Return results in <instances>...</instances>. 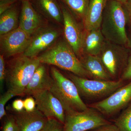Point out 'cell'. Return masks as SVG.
<instances>
[{
    "label": "cell",
    "mask_w": 131,
    "mask_h": 131,
    "mask_svg": "<svg viewBox=\"0 0 131 131\" xmlns=\"http://www.w3.org/2000/svg\"><path fill=\"white\" fill-rule=\"evenodd\" d=\"M127 24L126 13L123 3L115 0H108L100 27L105 39L116 44L127 46L129 40Z\"/></svg>",
    "instance_id": "1"
},
{
    "label": "cell",
    "mask_w": 131,
    "mask_h": 131,
    "mask_svg": "<svg viewBox=\"0 0 131 131\" xmlns=\"http://www.w3.org/2000/svg\"><path fill=\"white\" fill-rule=\"evenodd\" d=\"M36 58L43 64L52 65L80 77H91L68 44L60 42Z\"/></svg>",
    "instance_id": "2"
},
{
    "label": "cell",
    "mask_w": 131,
    "mask_h": 131,
    "mask_svg": "<svg viewBox=\"0 0 131 131\" xmlns=\"http://www.w3.org/2000/svg\"><path fill=\"white\" fill-rule=\"evenodd\" d=\"M51 74L52 85L49 91L58 99L65 114L81 112L88 109L80 96L75 84L55 68H52Z\"/></svg>",
    "instance_id": "3"
},
{
    "label": "cell",
    "mask_w": 131,
    "mask_h": 131,
    "mask_svg": "<svg viewBox=\"0 0 131 131\" xmlns=\"http://www.w3.org/2000/svg\"><path fill=\"white\" fill-rule=\"evenodd\" d=\"M41 63L37 58L22 54L14 59L7 70L6 81L8 89L17 96H23L30 80Z\"/></svg>",
    "instance_id": "4"
},
{
    "label": "cell",
    "mask_w": 131,
    "mask_h": 131,
    "mask_svg": "<svg viewBox=\"0 0 131 131\" xmlns=\"http://www.w3.org/2000/svg\"><path fill=\"white\" fill-rule=\"evenodd\" d=\"M69 77L75 84L80 95L89 98L111 94L123 86L124 81L121 79L117 81L89 80L73 74Z\"/></svg>",
    "instance_id": "5"
},
{
    "label": "cell",
    "mask_w": 131,
    "mask_h": 131,
    "mask_svg": "<svg viewBox=\"0 0 131 131\" xmlns=\"http://www.w3.org/2000/svg\"><path fill=\"white\" fill-rule=\"evenodd\" d=\"M110 124L91 108L81 112L65 114L62 131H86Z\"/></svg>",
    "instance_id": "6"
},
{
    "label": "cell",
    "mask_w": 131,
    "mask_h": 131,
    "mask_svg": "<svg viewBox=\"0 0 131 131\" xmlns=\"http://www.w3.org/2000/svg\"><path fill=\"white\" fill-rule=\"evenodd\" d=\"M124 46L106 40L98 56L111 77H116L126 65L129 50Z\"/></svg>",
    "instance_id": "7"
},
{
    "label": "cell",
    "mask_w": 131,
    "mask_h": 131,
    "mask_svg": "<svg viewBox=\"0 0 131 131\" xmlns=\"http://www.w3.org/2000/svg\"><path fill=\"white\" fill-rule=\"evenodd\" d=\"M131 101V82L123 86L107 98L94 103L91 107L106 115L114 114L121 110Z\"/></svg>",
    "instance_id": "8"
},
{
    "label": "cell",
    "mask_w": 131,
    "mask_h": 131,
    "mask_svg": "<svg viewBox=\"0 0 131 131\" xmlns=\"http://www.w3.org/2000/svg\"><path fill=\"white\" fill-rule=\"evenodd\" d=\"M30 35L18 27L13 30L0 35V45L3 54L10 57L23 53L31 42Z\"/></svg>",
    "instance_id": "9"
},
{
    "label": "cell",
    "mask_w": 131,
    "mask_h": 131,
    "mask_svg": "<svg viewBox=\"0 0 131 131\" xmlns=\"http://www.w3.org/2000/svg\"><path fill=\"white\" fill-rule=\"evenodd\" d=\"M37 108L47 118H54L64 124L65 112L58 99L49 90L38 92L32 95Z\"/></svg>",
    "instance_id": "10"
},
{
    "label": "cell",
    "mask_w": 131,
    "mask_h": 131,
    "mask_svg": "<svg viewBox=\"0 0 131 131\" xmlns=\"http://www.w3.org/2000/svg\"><path fill=\"white\" fill-rule=\"evenodd\" d=\"M59 35L58 31L54 29H39L33 34L30 44L22 54L31 58H36L41 52L50 46Z\"/></svg>",
    "instance_id": "11"
},
{
    "label": "cell",
    "mask_w": 131,
    "mask_h": 131,
    "mask_svg": "<svg viewBox=\"0 0 131 131\" xmlns=\"http://www.w3.org/2000/svg\"><path fill=\"white\" fill-rule=\"evenodd\" d=\"M64 24V37L68 44L77 56L82 52L83 33L70 12L64 7L61 8Z\"/></svg>",
    "instance_id": "12"
},
{
    "label": "cell",
    "mask_w": 131,
    "mask_h": 131,
    "mask_svg": "<svg viewBox=\"0 0 131 131\" xmlns=\"http://www.w3.org/2000/svg\"><path fill=\"white\" fill-rule=\"evenodd\" d=\"M16 113L14 117L19 131H40L48 120L37 108L34 111L30 112L24 110Z\"/></svg>",
    "instance_id": "13"
},
{
    "label": "cell",
    "mask_w": 131,
    "mask_h": 131,
    "mask_svg": "<svg viewBox=\"0 0 131 131\" xmlns=\"http://www.w3.org/2000/svg\"><path fill=\"white\" fill-rule=\"evenodd\" d=\"M21 1L19 27L31 36L39 29L41 17L34 8L30 0H22Z\"/></svg>",
    "instance_id": "14"
},
{
    "label": "cell",
    "mask_w": 131,
    "mask_h": 131,
    "mask_svg": "<svg viewBox=\"0 0 131 131\" xmlns=\"http://www.w3.org/2000/svg\"><path fill=\"white\" fill-rule=\"evenodd\" d=\"M52 83V78L47 73L45 66L41 63L35 70L25 92V95L32 96L34 94L49 90Z\"/></svg>",
    "instance_id": "15"
},
{
    "label": "cell",
    "mask_w": 131,
    "mask_h": 131,
    "mask_svg": "<svg viewBox=\"0 0 131 131\" xmlns=\"http://www.w3.org/2000/svg\"><path fill=\"white\" fill-rule=\"evenodd\" d=\"M108 0H90L83 19L84 28L89 31L100 28L104 9Z\"/></svg>",
    "instance_id": "16"
},
{
    "label": "cell",
    "mask_w": 131,
    "mask_h": 131,
    "mask_svg": "<svg viewBox=\"0 0 131 131\" xmlns=\"http://www.w3.org/2000/svg\"><path fill=\"white\" fill-rule=\"evenodd\" d=\"M105 40L100 28L86 30L83 33L82 52L85 55L98 56Z\"/></svg>",
    "instance_id": "17"
},
{
    "label": "cell",
    "mask_w": 131,
    "mask_h": 131,
    "mask_svg": "<svg viewBox=\"0 0 131 131\" xmlns=\"http://www.w3.org/2000/svg\"><path fill=\"white\" fill-rule=\"evenodd\" d=\"M81 61L85 69L94 80H110L111 76L98 56L85 55Z\"/></svg>",
    "instance_id": "18"
},
{
    "label": "cell",
    "mask_w": 131,
    "mask_h": 131,
    "mask_svg": "<svg viewBox=\"0 0 131 131\" xmlns=\"http://www.w3.org/2000/svg\"><path fill=\"white\" fill-rule=\"evenodd\" d=\"M18 15L16 8L12 7L0 16V35L18 28Z\"/></svg>",
    "instance_id": "19"
},
{
    "label": "cell",
    "mask_w": 131,
    "mask_h": 131,
    "mask_svg": "<svg viewBox=\"0 0 131 131\" xmlns=\"http://www.w3.org/2000/svg\"><path fill=\"white\" fill-rule=\"evenodd\" d=\"M40 9L46 15L57 22L63 19L61 8L55 0H37Z\"/></svg>",
    "instance_id": "20"
},
{
    "label": "cell",
    "mask_w": 131,
    "mask_h": 131,
    "mask_svg": "<svg viewBox=\"0 0 131 131\" xmlns=\"http://www.w3.org/2000/svg\"><path fill=\"white\" fill-rule=\"evenodd\" d=\"M67 7L75 15L83 19L90 0H63Z\"/></svg>",
    "instance_id": "21"
},
{
    "label": "cell",
    "mask_w": 131,
    "mask_h": 131,
    "mask_svg": "<svg viewBox=\"0 0 131 131\" xmlns=\"http://www.w3.org/2000/svg\"><path fill=\"white\" fill-rule=\"evenodd\" d=\"M115 125L120 131H131V103L116 119Z\"/></svg>",
    "instance_id": "22"
},
{
    "label": "cell",
    "mask_w": 131,
    "mask_h": 131,
    "mask_svg": "<svg viewBox=\"0 0 131 131\" xmlns=\"http://www.w3.org/2000/svg\"><path fill=\"white\" fill-rule=\"evenodd\" d=\"M17 95L11 90H8L7 91L3 94L0 96V119L6 115L5 107L7 103L12 98Z\"/></svg>",
    "instance_id": "23"
},
{
    "label": "cell",
    "mask_w": 131,
    "mask_h": 131,
    "mask_svg": "<svg viewBox=\"0 0 131 131\" xmlns=\"http://www.w3.org/2000/svg\"><path fill=\"white\" fill-rule=\"evenodd\" d=\"M63 124L54 118H48L46 124L40 131H62Z\"/></svg>",
    "instance_id": "24"
},
{
    "label": "cell",
    "mask_w": 131,
    "mask_h": 131,
    "mask_svg": "<svg viewBox=\"0 0 131 131\" xmlns=\"http://www.w3.org/2000/svg\"><path fill=\"white\" fill-rule=\"evenodd\" d=\"M2 131H19V128L14 117H8L4 123Z\"/></svg>",
    "instance_id": "25"
},
{
    "label": "cell",
    "mask_w": 131,
    "mask_h": 131,
    "mask_svg": "<svg viewBox=\"0 0 131 131\" xmlns=\"http://www.w3.org/2000/svg\"><path fill=\"white\" fill-rule=\"evenodd\" d=\"M7 69L3 55H0V87L1 91H2L4 82L6 80Z\"/></svg>",
    "instance_id": "26"
},
{
    "label": "cell",
    "mask_w": 131,
    "mask_h": 131,
    "mask_svg": "<svg viewBox=\"0 0 131 131\" xmlns=\"http://www.w3.org/2000/svg\"><path fill=\"white\" fill-rule=\"evenodd\" d=\"M36 106L35 98L32 96H28L24 100V110L26 112H33L37 108Z\"/></svg>",
    "instance_id": "27"
},
{
    "label": "cell",
    "mask_w": 131,
    "mask_h": 131,
    "mask_svg": "<svg viewBox=\"0 0 131 131\" xmlns=\"http://www.w3.org/2000/svg\"><path fill=\"white\" fill-rule=\"evenodd\" d=\"M121 80L122 81L131 80V55L129 56L127 63L121 75Z\"/></svg>",
    "instance_id": "28"
},
{
    "label": "cell",
    "mask_w": 131,
    "mask_h": 131,
    "mask_svg": "<svg viewBox=\"0 0 131 131\" xmlns=\"http://www.w3.org/2000/svg\"><path fill=\"white\" fill-rule=\"evenodd\" d=\"M19 1L22 0H0V15L13 6V5Z\"/></svg>",
    "instance_id": "29"
},
{
    "label": "cell",
    "mask_w": 131,
    "mask_h": 131,
    "mask_svg": "<svg viewBox=\"0 0 131 131\" xmlns=\"http://www.w3.org/2000/svg\"><path fill=\"white\" fill-rule=\"evenodd\" d=\"M123 4L126 13L127 24L131 30V0H128Z\"/></svg>",
    "instance_id": "30"
},
{
    "label": "cell",
    "mask_w": 131,
    "mask_h": 131,
    "mask_svg": "<svg viewBox=\"0 0 131 131\" xmlns=\"http://www.w3.org/2000/svg\"><path fill=\"white\" fill-rule=\"evenodd\" d=\"M12 106L16 112H22L24 110V100L20 99H16L13 102Z\"/></svg>",
    "instance_id": "31"
},
{
    "label": "cell",
    "mask_w": 131,
    "mask_h": 131,
    "mask_svg": "<svg viewBox=\"0 0 131 131\" xmlns=\"http://www.w3.org/2000/svg\"><path fill=\"white\" fill-rule=\"evenodd\" d=\"M96 131H120L115 125H111V124H109L99 127V129Z\"/></svg>",
    "instance_id": "32"
},
{
    "label": "cell",
    "mask_w": 131,
    "mask_h": 131,
    "mask_svg": "<svg viewBox=\"0 0 131 131\" xmlns=\"http://www.w3.org/2000/svg\"><path fill=\"white\" fill-rule=\"evenodd\" d=\"M128 38H129V40H128V43L127 46L128 47V49H130L131 51V33L130 35L128 37Z\"/></svg>",
    "instance_id": "33"
},
{
    "label": "cell",
    "mask_w": 131,
    "mask_h": 131,
    "mask_svg": "<svg viewBox=\"0 0 131 131\" xmlns=\"http://www.w3.org/2000/svg\"><path fill=\"white\" fill-rule=\"evenodd\" d=\"M115 1L119 2L121 3H125L128 0H115Z\"/></svg>",
    "instance_id": "34"
}]
</instances>
